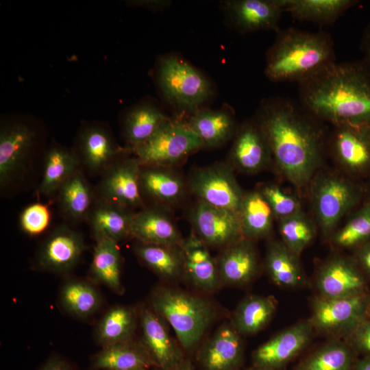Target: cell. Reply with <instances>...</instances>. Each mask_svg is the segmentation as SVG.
Masks as SVG:
<instances>
[{
	"instance_id": "cell-12",
	"label": "cell",
	"mask_w": 370,
	"mask_h": 370,
	"mask_svg": "<svg viewBox=\"0 0 370 370\" xmlns=\"http://www.w3.org/2000/svg\"><path fill=\"white\" fill-rule=\"evenodd\" d=\"M328 154L350 177L370 173V125L334 126L329 133Z\"/></svg>"
},
{
	"instance_id": "cell-47",
	"label": "cell",
	"mask_w": 370,
	"mask_h": 370,
	"mask_svg": "<svg viewBox=\"0 0 370 370\" xmlns=\"http://www.w3.org/2000/svg\"><path fill=\"white\" fill-rule=\"evenodd\" d=\"M355 261L361 271L370 277V241L357 247Z\"/></svg>"
},
{
	"instance_id": "cell-35",
	"label": "cell",
	"mask_w": 370,
	"mask_h": 370,
	"mask_svg": "<svg viewBox=\"0 0 370 370\" xmlns=\"http://www.w3.org/2000/svg\"><path fill=\"white\" fill-rule=\"evenodd\" d=\"M299 256L282 241L271 242L265 256V266L269 275L278 286L295 288L304 282V274Z\"/></svg>"
},
{
	"instance_id": "cell-45",
	"label": "cell",
	"mask_w": 370,
	"mask_h": 370,
	"mask_svg": "<svg viewBox=\"0 0 370 370\" xmlns=\"http://www.w3.org/2000/svg\"><path fill=\"white\" fill-rule=\"evenodd\" d=\"M349 345L355 352L370 356V319H365L349 335Z\"/></svg>"
},
{
	"instance_id": "cell-30",
	"label": "cell",
	"mask_w": 370,
	"mask_h": 370,
	"mask_svg": "<svg viewBox=\"0 0 370 370\" xmlns=\"http://www.w3.org/2000/svg\"><path fill=\"white\" fill-rule=\"evenodd\" d=\"M183 256L184 275L195 286L212 291L221 283L216 259L208 247L193 232L180 245Z\"/></svg>"
},
{
	"instance_id": "cell-6",
	"label": "cell",
	"mask_w": 370,
	"mask_h": 370,
	"mask_svg": "<svg viewBox=\"0 0 370 370\" xmlns=\"http://www.w3.org/2000/svg\"><path fill=\"white\" fill-rule=\"evenodd\" d=\"M155 79L166 102L188 116L202 108L213 94L209 79L175 55H165L158 60Z\"/></svg>"
},
{
	"instance_id": "cell-22",
	"label": "cell",
	"mask_w": 370,
	"mask_h": 370,
	"mask_svg": "<svg viewBox=\"0 0 370 370\" xmlns=\"http://www.w3.org/2000/svg\"><path fill=\"white\" fill-rule=\"evenodd\" d=\"M201 140L204 149L223 146L234 138L239 125L234 110L224 105L217 110L202 108L185 120Z\"/></svg>"
},
{
	"instance_id": "cell-43",
	"label": "cell",
	"mask_w": 370,
	"mask_h": 370,
	"mask_svg": "<svg viewBox=\"0 0 370 370\" xmlns=\"http://www.w3.org/2000/svg\"><path fill=\"white\" fill-rule=\"evenodd\" d=\"M258 188L278 220L302 210L300 199L296 195L285 192L276 184H262Z\"/></svg>"
},
{
	"instance_id": "cell-42",
	"label": "cell",
	"mask_w": 370,
	"mask_h": 370,
	"mask_svg": "<svg viewBox=\"0 0 370 370\" xmlns=\"http://www.w3.org/2000/svg\"><path fill=\"white\" fill-rule=\"evenodd\" d=\"M332 245L338 248L350 249L370 241V201H367L341 228L332 236Z\"/></svg>"
},
{
	"instance_id": "cell-7",
	"label": "cell",
	"mask_w": 370,
	"mask_h": 370,
	"mask_svg": "<svg viewBox=\"0 0 370 370\" xmlns=\"http://www.w3.org/2000/svg\"><path fill=\"white\" fill-rule=\"evenodd\" d=\"M308 189L316 223L322 234H332L342 219L358 204L363 190L345 174L321 169Z\"/></svg>"
},
{
	"instance_id": "cell-49",
	"label": "cell",
	"mask_w": 370,
	"mask_h": 370,
	"mask_svg": "<svg viewBox=\"0 0 370 370\" xmlns=\"http://www.w3.org/2000/svg\"><path fill=\"white\" fill-rule=\"evenodd\" d=\"M360 47L364 54L362 60L370 69V23L362 34Z\"/></svg>"
},
{
	"instance_id": "cell-21",
	"label": "cell",
	"mask_w": 370,
	"mask_h": 370,
	"mask_svg": "<svg viewBox=\"0 0 370 370\" xmlns=\"http://www.w3.org/2000/svg\"><path fill=\"white\" fill-rule=\"evenodd\" d=\"M312 328L310 321H301L278 333L254 351L255 366L277 369L285 365L307 345Z\"/></svg>"
},
{
	"instance_id": "cell-13",
	"label": "cell",
	"mask_w": 370,
	"mask_h": 370,
	"mask_svg": "<svg viewBox=\"0 0 370 370\" xmlns=\"http://www.w3.org/2000/svg\"><path fill=\"white\" fill-rule=\"evenodd\" d=\"M369 301L365 293L344 298L318 297L312 304L310 323L322 332L349 336L367 319Z\"/></svg>"
},
{
	"instance_id": "cell-23",
	"label": "cell",
	"mask_w": 370,
	"mask_h": 370,
	"mask_svg": "<svg viewBox=\"0 0 370 370\" xmlns=\"http://www.w3.org/2000/svg\"><path fill=\"white\" fill-rule=\"evenodd\" d=\"M80 167L72 147H68L51 139L46 148L39 183L35 188L38 198L54 200L66 180Z\"/></svg>"
},
{
	"instance_id": "cell-31",
	"label": "cell",
	"mask_w": 370,
	"mask_h": 370,
	"mask_svg": "<svg viewBox=\"0 0 370 370\" xmlns=\"http://www.w3.org/2000/svg\"><path fill=\"white\" fill-rule=\"evenodd\" d=\"M156 367L150 354L142 343L133 339L102 347L90 361L91 370H123Z\"/></svg>"
},
{
	"instance_id": "cell-5",
	"label": "cell",
	"mask_w": 370,
	"mask_h": 370,
	"mask_svg": "<svg viewBox=\"0 0 370 370\" xmlns=\"http://www.w3.org/2000/svg\"><path fill=\"white\" fill-rule=\"evenodd\" d=\"M152 310L174 330L181 346L195 347L215 318L212 305L206 299L171 288L158 289L151 296Z\"/></svg>"
},
{
	"instance_id": "cell-19",
	"label": "cell",
	"mask_w": 370,
	"mask_h": 370,
	"mask_svg": "<svg viewBox=\"0 0 370 370\" xmlns=\"http://www.w3.org/2000/svg\"><path fill=\"white\" fill-rule=\"evenodd\" d=\"M131 238L146 244L180 246L184 238L171 214V209L146 204L134 214Z\"/></svg>"
},
{
	"instance_id": "cell-34",
	"label": "cell",
	"mask_w": 370,
	"mask_h": 370,
	"mask_svg": "<svg viewBox=\"0 0 370 370\" xmlns=\"http://www.w3.org/2000/svg\"><path fill=\"white\" fill-rule=\"evenodd\" d=\"M118 244L108 238L96 241L90 275L94 282L121 294L124 291L121 278L122 258Z\"/></svg>"
},
{
	"instance_id": "cell-48",
	"label": "cell",
	"mask_w": 370,
	"mask_h": 370,
	"mask_svg": "<svg viewBox=\"0 0 370 370\" xmlns=\"http://www.w3.org/2000/svg\"><path fill=\"white\" fill-rule=\"evenodd\" d=\"M40 370H75L71 365L64 358L53 356L50 357Z\"/></svg>"
},
{
	"instance_id": "cell-18",
	"label": "cell",
	"mask_w": 370,
	"mask_h": 370,
	"mask_svg": "<svg viewBox=\"0 0 370 370\" xmlns=\"http://www.w3.org/2000/svg\"><path fill=\"white\" fill-rule=\"evenodd\" d=\"M222 5L228 23L239 33L280 29L281 0H227Z\"/></svg>"
},
{
	"instance_id": "cell-26",
	"label": "cell",
	"mask_w": 370,
	"mask_h": 370,
	"mask_svg": "<svg viewBox=\"0 0 370 370\" xmlns=\"http://www.w3.org/2000/svg\"><path fill=\"white\" fill-rule=\"evenodd\" d=\"M136 212L97 197L86 222L95 242L108 238L119 243L131 238V227Z\"/></svg>"
},
{
	"instance_id": "cell-55",
	"label": "cell",
	"mask_w": 370,
	"mask_h": 370,
	"mask_svg": "<svg viewBox=\"0 0 370 370\" xmlns=\"http://www.w3.org/2000/svg\"><path fill=\"white\" fill-rule=\"evenodd\" d=\"M369 201H370V193H369Z\"/></svg>"
},
{
	"instance_id": "cell-17",
	"label": "cell",
	"mask_w": 370,
	"mask_h": 370,
	"mask_svg": "<svg viewBox=\"0 0 370 370\" xmlns=\"http://www.w3.org/2000/svg\"><path fill=\"white\" fill-rule=\"evenodd\" d=\"M227 162L234 170L249 174L258 173L273 164L269 142L254 119L239 125Z\"/></svg>"
},
{
	"instance_id": "cell-40",
	"label": "cell",
	"mask_w": 370,
	"mask_h": 370,
	"mask_svg": "<svg viewBox=\"0 0 370 370\" xmlns=\"http://www.w3.org/2000/svg\"><path fill=\"white\" fill-rule=\"evenodd\" d=\"M354 350L343 342H332L306 358L298 370H354Z\"/></svg>"
},
{
	"instance_id": "cell-51",
	"label": "cell",
	"mask_w": 370,
	"mask_h": 370,
	"mask_svg": "<svg viewBox=\"0 0 370 370\" xmlns=\"http://www.w3.org/2000/svg\"><path fill=\"white\" fill-rule=\"evenodd\" d=\"M171 370H193V367L190 360H184V358L178 365Z\"/></svg>"
},
{
	"instance_id": "cell-15",
	"label": "cell",
	"mask_w": 370,
	"mask_h": 370,
	"mask_svg": "<svg viewBox=\"0 0 370 370\" xmlns=\"http://www.w3.org/2000/svg\"><path fill=\"white\" fill-rule=\"evenodd\" d=\"M86 245L81 232L68 223L56 226L40 245L36 257L40 270L64 273L77 264Z\"/></svg>"
},
{
	"instance_id": "cell-1",
	"label": "cell",
	"mask_w": 370,
	"mask_h": 370,
	"mask_svg": "<svg viewBox=\"0 0 370 370\" xmlns=\"http://www.w3.org/2000/svg\"><path fill=\"white\" fill-rule=\"evenodd\" d=\"M254 119L267 137L279 174L298 190L308 189L328 154L325 123L299 101L282 97L264 99Z\"/></svg>"
},
{
	"instance_id": "cell-24",
	"label": "cell",
	"mask_w": 370,
	"mask_h": 370,
	"mask_svg": "<svg viewBox=\"0 0 370 370\" xmlns=\"http://www.w3.org/2000/svg\"><path fill=\"white\" fill-rule=\"evenodd\" d=\"M139 319L143 332L141 342L156 367L160 370H171L184 359L180 347L171 338L162 318L152 309L143 308Z\"/></svg>"
},
{
	"instance_id": "cell-14",
	"label": "cell",
	"mask_w": 370,
	"mask_h": 370,
	"mask_svg": "<svg viewBox=\"0 0 370 370\" xmlns=\"http://www.w3.org/2000/svg\"><path fill=\"white\" fill-rule=\"evenodd\" d=\"M189 219L193 232L208 247L221 249L244 238L238 213L196 200Z\"/></svg>"
},
{
	"instance_id": "cell-39",
	"label": "cell",
	"mask_w": 370,
	"mask_h": 370,
	"mask_svg": "<svg viewBox=\"0 0 370 370\" xmlns=\"http://www.w3.org/2000/svg\"><path fill=\"white\" fill-rule=\"evenodd\" d=\"M59 300L68 313L79 318H87L94 314L102 301L95 285L79 279L69 280L62 285Z\"/></svg>"
},
{
	"instance_id": "cell-8",
	"label": "cell",
	"mask_w": 370,
	"mask_h": 370,
	"mask_svg": "<svg viewBox=\"0 0 370 370\" xmlns=\"http://www.w3.org/2000/svg\"><path fill=\"white\" fill-rule=\"evenodd\" d=\"M201 149V140L185 121L169 118L131 153L141 164L176 167Z\"/></svg>"
},
{
	"instance_id": "cell-29",
	"label": "cell",
	"mask_w": 370,
	"mask_h": 370,
	"mask_svg": "<svg viewBox=\"0 0 370 370\" xmlns=\"http://www.w3.org/2000/svg\"><path fill=\"white\" fill-rule=\"evenodd\" d=\"M221 283L242 285L258 270V258L252 241L246 238L221 249L216 259Z\"/></svg>"
},
{
	"instance_id": "cell-25",
	"label": "cell",
	"mask_w": 370,
	"mask_h": 370,
	"mask_svg": "<svg viewBox=\"0 0 370 370\" xmlns=\"http://www.w3.org/2000/svg\"><path fill=\"white\" fill-rule=\"evenodd\" d=\"M96 198L95 186L79 167L61 186L53 201L62 218L73 225L86 222Z\"/></svg>"
},
{
	"instance_id": "cell-3",
	"label": "cell",
	"mask_w": 370,
	"mask_h": 370,
	"mask_svg": "<svg viewBox=\"0 0 370 370\" xmlns=\"http://www.w3.org/2000/svg\"><path fill=\"white\" fill-rule=\"evenodd\" d=\"M47 132L37 119L23 114L3 115L0 121V190L14 195L37 186L47 147Z\"/></svg>"
},
{
	"instance_id": "cell-46",
	"label": "cell",
	"mask_w": 370,
	"mask_h": 370,
	"mask_svg": "<svg viewBox=\"0 0 370 370\" xmlns=\"http://www.w3.org/2000/svg\"><path fill=\"white\" fill-rule=\"evenodd\" d=\"M125 2L131 7L140 8L153 11H160L166 9L171 3L169 0H130Z\"/></svg>"
},
{
	"instance_id": "cell-41",
	"label": "cell",
	"mask_w": 370,
	"mask_h": 370,
	"mask_svg": "<svg viewBox=\"0 0 370 370\" xmlns=\"http://www.w3.org/2000/svg\"><path fill=\"white\" fill-rule=\"evenodd\" d=\"M278 221L282 242L297 255L316 236V223L303 210Z\"/></svg>"
},
{
	"instance_id": "cell-2",
	"label": "cell",
	"mask_w": 370,
	"mask_h": 370,
	"mask_svg": "<svg viewBox=\"0 0 370 370\" xmlns=\"http://www.w3.org/2000/svg\"><path fill=\"white\" fill-rule=\"evenodd\" d=\"M298 86V101L322 122L370 125V69L363 60L334 62Z\"/></svg>"
},
{
	"instance_id": "cell-28",
	"label": "cell",
	"mask_w": 370,
	"mask_h": 370,
	"mask_svg": "<svg viewBox=\"0 0 370 370\" xmlns=\"http://www.w3.org/2000/svg\"><path fill=\"white\" fill-rule=\"evenodd\" d=\"M169 118L151 99H145L126 109L119 118L121 136L130 152L145 142Z\"/></svg>"
},
{
	"instance_id": "cell-37",
	"label": "cell",
	"mask_w": 370,
	"mask_h": 370,
	"mask_svg": "<svg viewBox=\"0 0 370 370\" xmlns=\"http://www.w3.org/2000/svg\"><path fill=\"white\" fill-rule=\"evenodd\" d=\"M138 315L132 307L116 305L110 308L99 321L95 339L104 347L132 339L137 325Z\"/></svg>"
},
{
	"instance_id": "cell-16",
	"label": "cell",
	"mask_w": 370,
	"mask_h": 370,
	"mask_svg": "<svg viewBox=\"0 0 370 370\" xmlns=\"http://www.w3.org/2000/svg\"><path fill=\"white\" fill-rule=\"evenodd\" d=\"M139 186L145 204L171 210L182 205L190 194L187 178L173 166L141 164Z\"/></svg>"
},
{
	"instance_id": "cell-27",
	"label": "cell",
	"mask_w": 370,
	"mask_h": 370,
	"mask_svg": "<svg viewBox=\"0 0 370 370\" xmlns=\"http://www.w3.org/2000/svg\"><path fill=\"white\" fill-rule=\"evenodd\" d=\"M243 353L240 334L232 325H223L204 344L197 360L202 370H237Z\"/></svg>"
},
{
	"instance_id": "cell-38",
	"label": "cell",
	"mask_w": 370,
	"mask_h": 370,
	"mask_svg": "<svg viewBox=\"0 0 370 370\" xmlns=\"http://www.w3.org/2000/svg\"><path fill=\"white\" fill-rule=\"evenodd\" d=\"M276 307V300L272 296L247 297L235 310L232 326L240 334H255L269 322Z\"/></svg>"
},
{
	"instance_id": "cell-33",
	"label": "cell",
	"mask_w": 370,
	"mask_h": 370,
	"mask_svg": "<svg viewBox=\"0 0 370 370\" xmlns=\"http://www.w3.org/2000/svg\"><path fill=\"white\" fill-rule=\"evenodd\" d=\"M284 12L296 20L325 26L333 24L356 0H281Z\"/></svg>"
},
{
	"instance_id": "cell-11",
	"label": "cell",
	"mask_w": 370,
	"mask_h": 370,
	"mask_svg": "<svg viewBox=\"0 0 370 370\" xmlns=\"http://www.w3.org/2000/svg\"><path fill=\"white\" fill-rule=\"evenodd\" d=\"M131 153L111 163L99 176L95 189L97 198L138 211L146 205L139 186L141 164Z\"/></svg>"
},
{
	"instance_id": "cell-44",
	"label": "cell",
	"mask_w": 370,
	"mask_h": 370,
	"mask_svg": "<svg viewBox=\"0 0 370 370\" xmlns=\"http://www.w3.org/2000/svg\"><path fill=\"white\" fill-rule=\"evenodd\" d=\"M51 221L49 207L39 201L27 206L21 212L18 219L21 230L31 236L44 232L49 227Z\"/></svg>"
},
{
	"instance_id": "cell-50",
	"label": "cell",
	"mask_w": 370,
	"mask_h": 370,
	"mask_svg": "<svg viewBox=\"0 0 370 370\" xmlns=\"http://www.w3.org/2000/svg\"><path fill=\"white\" fill-rule=\"evenodd\" d=\"M354 370H370V356H364L354 361Z\"/></svg>"
},
{
	"instance_id": "cell-4",
	"label": "cell",
	"mask_w": 370,
	"mask_h": 370,
	"mask_svg": "<svg viewBox=\"0 0 370 370\" xmlns=\"http://www.w3.org/2000/svg\"><path fill=\"white\" fill-rule=\"evenodd\" d=\"M266 53L264 74L273 82L309 79L336 62L334 45L325 32L280 29Z\"/></svg>"
},
{
	"instance_id": "cell-36",
	"label": "cell",
	"mask_w": 370,
	"mask_h": 370,
	"mask_svg": "<svg viewBox=\"0 0 370 370\" xmlns=\"http://www.w3.org/2000/svg\"><path fill=\"white\" fill-rule=\"evenodd\" d=\"M134 250L140 261L161 278L175 280L184 275L183 256L180 246L138 242Z\"/></svg>"
},
{
	"instance_id": "cell-9",
	"label": "cell",
	"mask_w": 370,
	"mask_h": 370,
	"mask_svg": "<svg viewBox=\"0 0 370 370\" xmlns=\"http://www.w3.org/2000/svg\"><path fill=\"white\" fill-rule=\"evenodd\" d=\"M190 194L196 200L238 213L245 192L227 162L193 169L187 177Z\"/></svg>"
},
{
	"instance_id": "cell-20",
	"label": "cell",
	"mask_w": 370,
	"mask_h": 370,
	"mask_svg": "<svg viewBox=\"0 0 370 370\" xmlns=\"http://www.w3.org/2000/svg\"><path fill=\"white\" fill-rule=\"evenodd\" d=\"M316 285L322 297L344 298L365 293L366 281L355 260L335 256L319 269Z\"/></svg>"
},
{
	"instance_id": "cell-10",
	"label": "cell",
	"mask_w": 370,
	"mask_h": 370,
	"mask_svg": "<svg viewBox=\"0 0 370 370\" xmlns=\"http://www.w3.org/2000/svg\"><path fill=\"white\" fill-rule=\"evenodd\" d=\"M72 148L80 167L91 176H99L115 160L131 153L119 145L108 123L98 121L81 123Z\"/></svg>"
},
{
	"instance_id": "cell-52",
	"label": "cell",
	"mask_w": 370,
	"mask_h": 370,
	"mask_svg": "<svg viewBox=\"0 0 370 370\" xmlns=\"http://www.w3.org/2000/svg\"><path fill=\"white\" fill-rule=\"evenodd\" d=\"M251 370H276V369L265 367L255 366Z\"/></svg>"
},
{
	"instance_id": "cell-53",
	"label": "cell",
	"mask_w": 370,
	"mask_h": 370,
	"mask_svg": "<svg viewBox=\"0 0 370 370\" xmlns=\"http://www.w3.org/2000/svg\"><path fill=\"white\" fill-rule=\"evenodd\" d=\"M123 370H151V369H147V368H139V369H123Z\"/></svg>"
},
{
	"instance_id": "cell-32",
	"label": "cell",
	"mask_w": 370,
	"mask_h": 370,
	"mask_svg": "<svg viewBox=\"0 0 370 370\" xmlns=\"http://www.w3.org/2000/svg\"><path fill=\"white\" fill-rule=\"evenodd\" d=\"M238 215L244 238L253 241L271 235L275 217L258 188L245 192Z\"/></svg>"
},
{
	"instance_id": "cell-54",
	"label": "cell",
	"mask_w": 370,
	"mask_h": 370,
	"mask_svg": "<svg viewBox=\"0 0 370 370\" xmlns=\"http://www.w3.org/2000/svg\"><path fill=\"white\" fill-rule=\"evenodd\" d=\"M368 315L370 317V301H369V308H368Z\"/></svg>"
}]
</instances>
